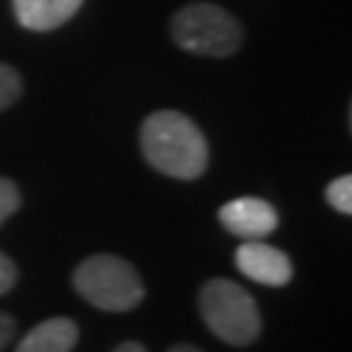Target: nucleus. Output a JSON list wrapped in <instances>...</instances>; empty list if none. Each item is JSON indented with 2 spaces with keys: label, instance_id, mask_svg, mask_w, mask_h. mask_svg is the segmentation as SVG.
<instances>
[{
  "label": "nucleus",
  "instance_id": "nucleus-1",
  "mask_svg": "<svg viewBox=\"0 0 352 352\" xmlns=\"http://www.w3.org/2000/svg\"><path fill=\"white\" fill-rule=\"evenodd\" d=\"M141 151L157 173L175 180H196L209 167L201 128L177 110H157L141 123Z\"/></svg>",
  "mask_w": 352,
  "mask_h": 352
},
{
  "label": "nucleus",
  "instance_id": "nucleus-2",
  "mask_svg": "<svg viewBox=\"0 0 352 352\" xmlns=\"http://www.w3.org/2000/svg\"><path fill=\"white\" fill-rule=\"evenodd\" d=\"M199 311L214 337L232 347H248L261 337V311L251 292L232 279L217 277L204 282Z\"/></svg>",
  "mask_w": 352,
  "mask_h": 352
},
{
  "label": "nucleus",
  "instance_id": "nucleus-3",
  "mask_svg": "<svg viewBox=\"0 0 352 352\" xmlns=\"http://www.w3.org/2000/svg\"><path fill=\"white\" fill-rule=\"evenodd\" d=\"M170 37L180 50L204 58H230L243 45V26L217 3H188L170 19Z\"/></svg>",
  "mask_w": 352,
  "mask_h": 352
},
{
  "label": "nucleus",
  "instance_id": "nucleus-4",
  "mask_svg": "<svg viewBox=\"0 0 352 352\" xmlns=\"http://www.w3.org/2000/svg\"><path fill=\"white\" fill-rule=\"evenodd\" d=\"M76 292L100 311L126 314L144 300V282L133 264L113 253H94L74 272Z\"/></svg>",
  "mask_w": 352,
  "mask_h": 352
},
{
  "label": "nucleus",
  "instance_id": "nucleus-5",
  "mask_svg": "<svg viewBox=\"0 0 352 352\" xmlns=\"http://www.w3.org/2000/svg\"><path fill=\"white\" fill-rule=\"evenodd\" d=\"M235 264L245 277L264 287H285L295 274L287 253L264 240H245L235 251Z\"/></svg>",
  "mask_w": 352,
  "mask_h": 352
},
{
  "label": "nucleus",
  "instance_id": "nucleus-6",
  "mask_svg": "<svg viewBox=\"0 0 352 352\" xmlns=\"http://www.w3.org/2000/svg\"><path fill=\"white\" fill-rule=\"evenodd\" d=\"M219 222L230 235L243 240H264L279 225V214L264 199L243 196L235 201H227L219 209Z\"/></svg>",
  "mask_w": 352,
  "mask_h": 352
},
{
  "label": "nucleus",
  "instance_id": "nucleus-7",
  "mask_svg": "<svg viewBox=\"0 0 352 352\" xmlns=\"http://www.w3.org/2000/svg\"><path fill=\"white\" fill-rule=\"evenodd\" d=\"M84 0H13L16 21L29 32H52L74 19Z\"/></svg>",
  "mask_w": 352,
  "mask_h": 352
},
{
  "label": "nucleus",
  "instance_id": "nucleus-8",
  "mask_svg": "<svg viewBox=\"0 0 352 352\" xmlns=\"http://www.w3.org/2000/svg\"><path fill=\"white\" fill-rule=\"evenodd\" d=\"M76 340H78L76 321L65 316H55L32 329L19 342L16 352H71L76 347Z\"/></svg>",
  "mask_w": 352,
  "mask_h": 352
},
{
  "label": "nucleus",
  "instance_id": "nucleus-9",
  "mask_svg": "<svg viewBox=\"0 0 352 352\" xmlns=\"http://www.w3.org/2000/svg\"><path fill=\"white\" fill-rule=\"evenodd\" d=\"M327 201L334 212L350 217L352 214V177L340 175L327 186Z\"/></svg>",
  "mask_w": 352,
  "mask_h": 352
},
{
  "label": "nucleus",
  "instance_id": "nucleus-10",
  "mask_svg": "<svg viewBox=\"0 0 352 352\" xmlns=\"http://www.w3.org/2000/svg\"><path fill=\"white\" fill-rule=\"evenodd\" d=\"M21 89H24V84H21L19 71L8 63H0V113L19 102Z\"/></svg>",
  "mask_w": 352,
  "mask_h": 352
},
{
  "label": "nucleus",
  "instance_id": "nucleus-11",
  "mask_svg": "<svg viewBox=\"0 0 352 352\" xmlns=\"http://www.w3.org/2000/svg\"><path fill=\"white\" fill-rule=\"evenodd\" d=\"M21 206V190L8 177H0V225L8 222V217L19 212Z\"/></svg>",
  "mask_w": 352,
  "mask_h": 352
},
{
  "label": "nucleus",
  "instance_id": "nucleus-12",
  "mask_svg": "<svg viewBox=\"0 0 352 352\" xmlns=\"http://www.w3.org/2000/svg\"><path fill=\"white\" fill-rule=\"evenodd\" d=\"M19 282V269H16V261L11 256L0 251V295H8Z\"/></svg>",
  "mask_w": 352,
  "mask_h": 352
},
{
  "label": "nucleus",
  "instance_id": "nucleus-13",
  "mask_svg": "<svg viewBox=\"0 0 352 352\" xmlns=\"http://www.w3.org/2000/svg\"><path fill=\"white\" fill-rule=\"evenodd\" d=\"M13 331H16V321L6 311H0V352L8 347V342L13 340Z\"/></svg>",
  "mask_w": 352,
  "mask_h": 352
},
{
  "label": "nucleus",
  "instance_id": "nucleus-14",
  "mask_svg": "<svg viewBox=\"0 0 352 352\" xmlns=\"http://www.w3.org/2000/svg\"><path fill=\"white\" fill-rule=\"evenodd\" d=\"M113 352H146V347L139 344V342H123V344H118Z\"/></svg>",
  "mask_w": 352,
  "mask_h": 352
},
{
  "label": "nucleus",
  "instance_id": "nucleus-15",
  "mask_svg": "<svg viewBox=\"0 0 352 352\" xmlns=\"http://www.w3.org/2000/svg\"><path fill=\"white\" fill-rule=\"evenodd\" d=\"M167 352H204V350L196 347V344H175V347H170Z\"/></svg>",
  "mask_w": 352,
  "mask_h": 352
}]
</instances>
